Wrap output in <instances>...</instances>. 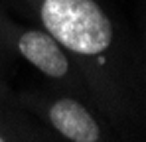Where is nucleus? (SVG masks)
Instances as JSON below:
<instances>
[{
  "label": "nucleus",
  "instance_id": "f257e3e1",
  "mask_svg": "<svg viewBox=\"0 0 146 142\" xmlns=\"http://www.w3.org/2000/svg\"><path fill=\"white\" fill-rule=\"evenodd\" d=\"M40 26L77 63L93 105L115 124L130 117L124 79L117 73V30L99 0H26Z\"/></svg>",
  "mask_w": 146,
  "mask_h": 142
},
{
  "label": "nucleus",
  "instance_id": "f03ea898",
  "mask_svg": "<svg viewBox=\"0 0 146 142\" xmlns=\"http://www.w3.org/2000/svg\"><path fill=\"white\" fill-rule=\"evenodd\" d=\"M0 40L24 61L34 65L44 77L55 81L61 87H67L71 93H75V97L93 103L89 85L77 63L44 28L20 26L0 12Z\"/></svg>",
  "mask_w": 146,
  "mask_h": 142
},
{
  "label": "nucleus",
  "instance_id": "7ed1b4c3",
  "mask_svg": "<svg viewBox=\"0 0 146 142\" xmlns=\"http://www.w3.org/2000/svg\"><path fill=\"white\" fill-rule=\"evenodd\" d=\"M18 101L48 128L69 142H105L113 138V132L79 97L22 93Z\"/></svg>",
  "mask_w": 146,
  "mask_h": 142
},
{
  "label": "nucleus",
  "instance_id": "20e7f679",
  "mask_svg": "<svg viewBox=\"0 0 146 142\" xmlns=\"http://www.w3.org/2000/svg\"><path fill=\"white\" fill-rule=\"evenodd\" d=\"M42 136L40 132H32L24 126H20L18 122H14V118L6 117L0 111V142H10V140H34Z\"/></svg>",
  "mask_w": 146,
  "mask_h": 142
},
{
  "label": "nucleus",
  "instance_id": "39448f33",
  "mask_svg": "<svg viewBox=\"0 0 146 142\" xmlns=\"http://www.w3.org/2000/svg\"><path fill=\"white\" fill-rule=\"evenodd\" d=\"M0 99H8V89L0 83Z\"/></svg>",
  "mask_w": 146,
  "mask_h": 142
},
{
  "label": "nucleus",
  "instance_id": "423d86ee",
  "mask_svg": "<svg viewBox=\"0 0 146 142\" xmlns=\"http://www.w3.org/2000/svg\"><path fill=\"white\" fill-rule=\"evenodd\" d=\"M2 61H4V42L0 40V65H2Z\"/></svg>",
  "mask_w": 146,
  "mask_h": 142
},
{
  "label": "nucleus",
  "instance_id": "0eeeda50",
  "mask_svg": "<svg viewBox=\"0 0 146 142\" xmlns=\"http://www.w3.org/2000/svg\"><path fill=\"white\" fill-rule=\"evenodd\" d=\"M2 101H4V99H0V103H2Z\"/></svg>",
  "mask_w": 146,
  "mask_h": 142
},
{
  "label": "nucleus",
  "instance_id": "6e6552de",
  "mask_svg": "<svg viewBox=\"0 0 146 142\" xmlns=\"http://www.w3.org/2000/svg\"><path fill=\"white\" fill-rule=\"evenodd\" d=\"M144 40H146V34H144Z\"/></svg>",
  "mask_w": 146,
  "mask_h": 142
}]
</instances>
